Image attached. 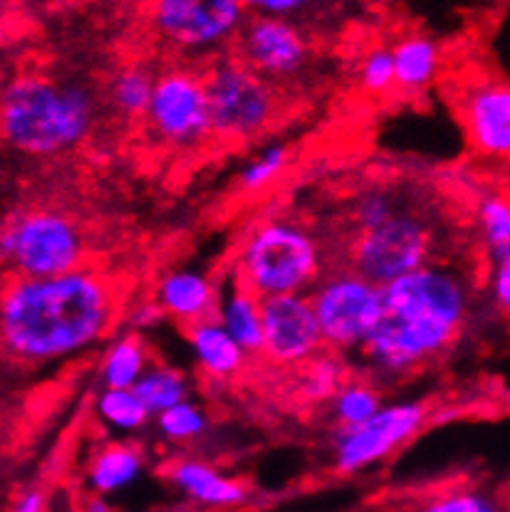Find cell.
Here are the masks:
<instances>
[{"instance_id": "obj_1", "label": "cell", "mask_w": 510, "mask_h": 512, "mask_svg": "<svg viewBox=\"0 0 510 512\" xmlns=\"http://www.w3.org/2000/svg\"><path fill=\"white\" fill-rule=\"evenodd\" d=\"M122 287L85 268L55 278H13L0 300V339L10 362L48 367L112 339L122 315Z\"/></svg>"}, {"instance_id": "obj_2", "label": "cell", "mask_w": 510, "mask_h": 512, "mask_svg": "<svg viewBox=\"0 0 510 512\" xmlns=\"http://www.w3.org/2000/svg\"><path fill=\"white\" fill-rule=\"evenodd\" d=\"M473 307V285L461 265H424L384 285L382 320L357 354V374L389 386L444 357L463 334Z\"/></svg>"}, {"instance_id": "obj_3", "label": "cell", "mask_w": 510, "mask_h": 512, "mask_svg": "<svg viewBox=\"0 0 510 512\" xmlns=\"http://www.w3.org/2000/svg\"><path fill=\"white\" fill-rule=\"evenodd\" d=\"M100 97L87 82L60 80L45 72H18L3 87L0 127L13 154L55 159L90 139Z\"/></svg>"}, {"instance_id": "obj_4", "label": "cell", "mask_w": 510, "mask_h": 512, "mask_svg": "<svg viewBox=\"0 0 510 512\" xmlns=\"http://www.w3.org/2000/svg\"><path fill=\"white\" fill-rule=\"evenodd\" d=\"M330 250L315 228L290 216L255 221L233 250L231 278L258 297L310 295L330 270Z\"/></svg>"}, {"instance_id": "obj_5", "label": "cell", "mask_w": 510, "mask_h": 512, "mask_svg": "<svg viewBox=\"0 0 510 512\" xmlns=\"http://www.w3.org/2000/svg\"><path fill=\"white\" fill-rule=\"evenodd\" d=\"M446 231L449 228L434 211L409 198L382 226L350 235L337 253V263L350 265L384 287L424 265L449 258L444 250L449 245Z\"/></svg>"}, {"instance_id": "obj_6", "label": "cell", "mask_w": 510, "mask_h": 512, "mask_svg": "<svg viewBox=\"0 0 510 512\" xmlns=\"http://www.w3.org/2000/svg\"><path fill=\"white\" fill-rule=\"evenodd\" d=\"M0 258L13 278H55L87 265L80 223L57 208H28L5 221Z\"/></svg>"}, {"instance_id": "obj_7", "label": "cell", "mask_w": 510, "mask_h": 512, "mask_svg": "<svg viewBox=\"0 0 510 512\" xmlns=\"http://www.w3.org/2000/svg\"><path fill=\"white\" fill-rule=\"evenodd\" d=\"M213 139L221 144H251L275 124L280 92L236 55L213 57L204 70Z\"/></svg>"}, {"instance_id": "obj_8", "label": "cell", "mask_w": 510, "mask_h": 512, "mask_svg": "<svg viewBox=\"0 0 510 512\" xmlns=\"http://www.w3.org/2000/svg\"><path fill=\"white\" fill-rule=\"evenodd\" d=\"M384 287L350 265L335 263L310 290L325 349L357 357L382 320Z\"/></svg>"}, {"instance_id": "obj_9", "label": "cell", "mask_w": 510, "mask_h": 512, "mask_svg": "<svg viewBox=\"0 0 510 512\" xmlns=\"http://www.w3.org/2000/svg\"><path fill=\"white\" fill-rule=\"evenodd\" d=\"M251 18L241 0H149V25L181 57H221Z\"/></svg>"}, {"instance_id": "obj_10", "label": "cell", "mask_w": 510, "mask_h": 512, "mask_svg": "<svg viewBox=\"0 0 510 512\" xmlns=\"http://www.w3.org/2000/svg\"><path fill=\"white\" fill-rule=\"evenodd\" d=\"M144 124L154 141L176 151L199 149L213 139L204 72L189 65H171L156 72Z\"/></svg>"}, {"instance_id": "obj_11", "label": "cell", "mask_w": 510, "mask_h": 512, "mask_svg": "<svg viewBox=\"0 0 510 512\" xmlns=\"http://www.w3.org/2000/svg\"><path fill=\"white\" fill-rule=\"evenodd\" d=\"M429 406L424 401L384 404L372 419L357 426H335L330 436V463L340 475H359L382 466L424 428Z\"/></svg>"}, {"instance_id": "obj_12", "label": "cell", "mask_w": 510, "mask_h": 512, "mask_svg": "<svg viewBox=\"0 0 510 512\" xmlns=\"http://www.w3.org/2000/svg\"><path fill=\"white\" fill-rule=\"evenodd\" d=\"M233 55L280 90L310 70L312 43L293 18L251 15L233 45Z\"/></svg>"}, {"instance_id": "obj_13", "label": "cell", "mask_w": 510, "mask_h": 512, "mask_svg": "<svg viewBox=\"0 0 510 512\" xmlns=\"http://www.w3.org/2000/svg\"><path fill=\"white\" fill-rule=\"evenodd\" d=\"M454 107L473 154L491 164H510V80L491 75L466 80Z\"/></svg>"}, {"instance_id": "obj_14", "label": "cell", "mask_w": 510, "mask_h": 512, "mask_svg": "<svg viewBox=\"0 0 510 512\" xmlns=\"http://www.w3.org/2000/svg\"><path fill=\"white\" fill-rule=\"evenodd\" d=\"M325 349L310 295H278L263 300V354L278 369H298Z\"/></svg>"}, {"instance_id": "obj_15", "label": "cell", "mask_w": 510, "mask_h": 512, "mask_svg": "<svg viewBox=\"0 0 510 512\" xmlns=\"http://www.w3.org/2000/svg\"><path fill=\"white\" fill-rule=\"evenodd\" d=\"M171 488L201 510H238L251 500V490L236 475L226 473L216 463L199 456H179L164 470Z\"/></svg>"}, {"instance_id": "obj_16", "label": "cell", "mask_w": 510, "mask_h": 512, "mask_svg": "<svg viewBox=\"0 0 510 512\" xmlns=\"http://www.w3.org/2000/svg\"><path fill=\"white\" fill-rule=\"evenodd\" d=\"M152 297L166 320L189 329L216 317L221 290L201 270L174 268L156 280Z\"/></svg>"}, {"instance_id": "obj_17", "label": "cell", "mask_w": 510, "mask_h": 512, "mask_svg": "<svg viewBox=\"0 0 510 512\" xmlns=\"http://www.w3.org/2000/svg\"><path fill=\"white\" fill-rule=\"evenodd\" d=\"M147 473V456L134 441L114 438L95 448L85 466V488L87 493L114 498L142 480Z\"/></svg>"}, {"instance_id": "obj_18", "label": "cell", "mask_w": 510, "mask_h": 512, "mask_svg": "<svg viewBox=\"0 0 510 512\" xmlns=\"http://www.w3.org/2000/svg\"><path fill=\"white\" fill-rule=\"evenodd\" d=\"M186 344L196 372L216 384H228L241 376L251 359L216 317L186 329Z\"/></svg>"}, {"instance_id": "obj_19", "label": "cell", "mask_w": 510, "mask_h": 512, "mask_svg": "<svg viewBox=\"0 0 510 512\" xmlns=\"http://www.w3.org/2000/svg\"><path fill=\"white\" fill-rule=\"evenodd\" d=\"M216 320L241 344L248 357L263 354V297L231 278L221 290Z\"/></svg>"}, {"instance_id": "obj_20", "label": "cell", "mask_w": 510, "mask_h": 512, "mask_svg": "<svg viewBox=\"0 0 510 512\" xmlns=\"http://www.w3.org/2000/svg\"><path fill=\"white\" fill-rule=\"evenodd\" d=\"M154 364L147 339L139 332H119L104 344L100 359V384L107 389H134Z\"/></svg>"}, {"instance_id": "obj_21", "label": "cell", "mask_w": 510, "mask_h": 512, "mask_svg": "<svg viewBox=\"0 0 510 512\" xmlns=\"http://www.w3.org/2000/svg\"><path fill=\"white\" fill-rule=\"evenodd\" d=\"M394 72H397V90L402 94L426 92L441 72V47L421 33L402 35L392 45Z\"/></svg>"}, {"instance_id": "obj_22", "label": "cell", "mask_w": 510, "mask_h": 512, "mask_svg": "<svg viewBox=\"0 0 510 512\" xmlns=\"http://www.w3.org/2000/svg\"><path fill=\"white\" fill-rule=\"evenodd\" d=\"M347 359L350 357H345V354L322 349L317 357H312L303 367L293 369V384L290 386H293L295 396L310 406L330 404L332 396L340 391V386L355 374Z\"/></svg>"}, {"instance_id": "obj_23", "label": "cell", "mask_w": 510, "mask_h": 512, "mask_svg": "<svg viewBox=\"0 0 510 512\" xmlns=\"http://www.w3.org/2000/svg\"><path fill=\"white\" fill-rule=\"evenodd\" d=\"M92 411H95V419L100 421L104 431L119 438L144 433L147 428H152L154 421L152 411L144 406V401L139 399L134 389H107V386H100L95 401H92Z\"/></svg>"}, {"instance_id": "obj_24", "label": "cell", "mask_w": 510, "mask_h": 512, "mask_svg": "<svg viewBox=\"0 0 510 512\" xmlns=\"http://www.w3.org/2000/svg\"><path fill=\"white\" fill-rule=\"evenodd\" d=\"M156 85V72L149 70L147 65L139 62H129V65L119 67L107 85V104L119 119H137L144 122L147 117L149 102H152Z\"/></svg>"}, {"instance_id": "obj_25", "label": "cell", "mask_w": 510, "mask_h": 512, "mask_svg": "<svg viewBox=\"0 0 510 512\" xmlns=\"http://www.w3.org/2000/svg\"><path fill=\"white\" fill-rule=\"evenodd\" d=\"M473 231L488 265L496 263L510 248V196L481 191L473 203Z\"/></svg>"}, {"instance_id": "obj_26", "label": "cell", "mask_w": 510, "mask_h": 512, "mask_svg": "<svg viewBox=\"0 0 510 512\" xmlns=\"http://www.w3.org/2000/svg\"><path fill=\"white\" fill-rule=\"evenodd\" d=\"M382 406V386L355 372L340 386V391L332 396L327 409H330L332 423L345 428L372 419Z\"/></svg>"}, {"instance_id": "obj_27", "label": "cell", "mask_w": 510, "mask_h": 512, "mask_svg": "<svg viewBox=\"0 0 510 512\" xmlns=\"http://www.w3.org/2000/svg\"><path fill=\"white\" fill-rule=\"evenodd\" d=\"M152 431L156 433V438H161L169 446L184 448L191 446V443H199L201 438L208 436L211 419H208L204 404H199L194 399H186L181 404L156 414L152 421Z\"/></svg>"}, {"instance_id": "obj_28", "label": "cell", "mask_w": 510, "mask_h": 512, "mask_svg": "<svg viewBox=\"0 0 510 512\" xmlns=\"http://www.w3.org/2000/svg\"><path fill=\"white\" fill-rule=\"evenodd\" d=\"M134 391L144 401V406L152 411V416H156L171 406L181 404V401L191 399V381L184 369L174 367V364L154 362L147 369V374L139 379V384L134 386Z\"/></svg>"}, {"instance_id": "obj_29", "label": "cell", "mask_w": 510, "mask_h": 512, "mask_svg": "<svg viewBox=\"0 0 510 512\" xmlns=\"http://www.w3.org/2000/svg\"><path fill=\"white\" fill-rule=\"evenodd\" d=\"M409 201V193L392 186H367L352 196L347 221H350V235L372 231L382 226L384 221L394 216L404 203Z\"/></svg>"}, {"instance_id": "obj_30", "label": "cell", "mask_w": 510, "mask_h": 512, "mask_svg": "<svg viewBox=\"0 0 510 512\" xmlns=\"http://www.w3.org/2000/svg\"><path fill=\"white\" fill-rule=\"evenodd\" d=\"M409 512H503L501 500L481 485L459 483L431 490Z\"/></svg>"}, {"instance_id": "obj_31", "label": "cell", "mask_w": 510, "mask_h": 512, "mask_svg": "<svg viewBox=\"0 0 510 512\" xmlns=\"http://www.w3.org/2000/svg\"><path fill=\"white\" fill-rule=\"evenodd\" d=\"M290 164V149L285 144H268L253 154L238 171V191L241 193H260L273 186L280 176L285 174Z\"/></svg>"}, {"instance_id": "obj_32", "label": "cell", "mask_w": 510, "mask_h": 512, "mask_svg": "<svg viewBox=\"0 0 510 512\" xmlns=\"http://www.w3.org/2000/svg\"><path fill=\"white\" fill-rule=\"evenodd\" d=\"M357 80L362 92L372 97H387L397 90V72H394L392 45H374L362 55L357 67Z\"/></svg>"}, {"instance_id": "obj_33", "label": "cell", "mask_w": 510, "mask_h": 512, "mask_svg": "<svg viewBox=\"0 0 510 512\" xmlns=\"http://www.w3.org/2000/svg\"><path fill=\"white\" fill-rule=\"evenodd\" d=\"M488 297L493 307L503 315H510V248L496 263L488 265Z\"/></svg>"}, {"instance_id": "obj_34", "label": "cell", "mask_w": 510, "mask_h": 512, "mask_svg": "<svg viewBox=\"0 0 510 512\" xmlns=\"http://www.w3.org/2000/svg\"><path fill=\"white\" fill-rule=\"evenodd\" d=\"M164 320H166L164 312H161V307L156 305L154 297H147V300L137 302V305H134L132 310H129L127 327L132 329V332L142 334L144 329H149V327L154 329L156 325H159V322H164Z\"/></svg>"}, {"instance_id": "obj_35", "label": "cell", "mask_w": 510, "mask_h": 512, "mask_svg": "<svg viewBox=\"0 0 510 512\" xmlns=\"http://www.w3.org/2000/svg\"><path fill=\"white\" fill-rule=\"evenodd\" d=\"M251 15H270V18H295L303 13L300 0H241Z\"/></svg>"}, {"instance_id": "obj_36", "label": "cell", "mask_w": 510, "mask_h": 512, "mask_svg": "<svg viewBox=\"0 0 510 512\" xmlns=\"http://www.w3.org/2000/svg\"><path fill=\"white\" fill-rule=\"evenodd\" d=\"M8 512H48V498L40 488H25L15 495Z\"/></svg>"}, {"instance_id": "obj_37", "label": "cell", "mask_w": 510, "mask_h": 512, "mask_svg": "<svg viewBox=\"0 0 510 512\" xmlns=\"http://www.w3.org/2000/svg\"><path fill=\"white\" fill-rule=\"evenodd\" d=\"M82 510L85 512H117L112 505V498H102V495H87L82 500Z\"/></svg>"}, {"instance_id": "obj_38", "label": "cell", "mask_w": 510, "mask_h": 512, "mask_svg": "<svg viewBox=\"0 0 510 512\" xmlns=\"http://www.w3.org/2000/svg\"><path fill=\"white\" fill-rule=\"evenodd\" d=\"M320 3H325V0H300V5H303V10L312 8V5H320Z\"/></svg>"}, {"instance_id": "obj_39", "label": "cell", "mask_w": 510, "mask_h": 512, "mask_svg": "<svg viewBox=\"0 0 510 512\" xmlns=\"http://www.w3.org/2000/svg\"><path fill=\"white\" fill-rule=\"evenodd\" d=\"M57 512H85V510H82V505H65V508Z\"/></svg>"}]
</instances>
